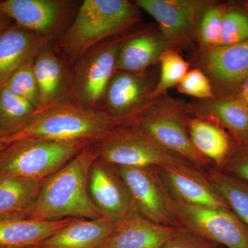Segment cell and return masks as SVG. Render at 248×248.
Instances as JSON below:
<instances>
[{
	"label": "cell",
	"mask_w": 248,
	"mask_h": 248,
	"mask_svg": "<svg viewBox=\"0 0 248 248\" xmlns=\"http://www.w3.org/2000/svg\"><path fill=\"white\" fill-rule=\"evenodd\" d=\"M96 159L92 147H87L66 166L44 181L27 218L60 221L68 218H102L89 192L90 170Z\"/></svg>",
	"instance_id": "cell-1"
},
{
	"label": "cell",
	"mask_w": 248,
	"mask_h": 248,
	"mask_svg": "<svg viewBox=\"0 0 248 248\" xmlns=\"http://www.w3.org/2000/svg\"><path fill=\"white\" fill-rule=\"evenodd\" d=\"M119 125L122 124L104 110L89 108L73 100H62L36 114L17 133L0 141L5 145L21 140L93 143Z\"/></svg>",
	"instance_id": "cell-2"
},
{
	"label": "cell",
	"mask_w": 248,
	"mask_h": 248,
	"mask_svg": "<svg viewBox=\"0 0 248 248\" xmlns=\"http://www.w3.org/2000/svg\"><path fill=\"white\" fill-rule=\"evenodd\" d=\"M138 6L127 0H85L60 41V48L71 60H79L111 36L138 22Z\"/></svg>",
	"instance_id": "cell-3"
},
{
	"label": "cell",
	"mask_w": 248,
	"mask_h": 248,
	"mask_svg": "<svg viewBox=\"0 0 248 248\" xmlns=\"http://www.w3.org/2000/svg\"><path fill=\"white\" fill-rule=\"evenodd\" d=\"M91 144L86 141L17 140L6 145L0 155V177L44 182Z\"/></svg>",
	"instance_id": "cell-4"
},
{
	"label": "cell",
	"mask_w": 248,
	"mask_h": 248,
	"mask_svg": "<svg viewBox=\"0 0 248 248\" xmlns=\"http://www.w3.org/2000/svg\"><path fill=\"white\" fill-rule=\"evenodd\" d=\"M188 117L186 106L165 94L153 99L130 123L139 125L166 151L197 167H205L212 163L192 144Z\"/></svg>",
	"instance_id": "cell-5"
},
{
	"label": "cell",
	"mask_w": 248,
	"mask_h": 248,
	"mask_svg": "<svg viewBox=\"0 0 248 248\" xmlns=\"http://www.w3.org/2000/svg\"><path fill=\"white\" fill-rule=\"evenodd\" d=\"M93 143L96 159L111 166L148 169L188 163L165 150L134 123L117 125Z\"/></svg>",
	"instance_id": "cell-6"
},
{
	"label": "cell",
	"mask_w": 248,
	"mask_h": 248,
	"mask_svg": "<svg viewBox=\"0 0 248 248\" xmlns=\"http://www.w3.org/2000/svg\"><path fill=\"white\" fill-rule=\"evenodd\" d=\"M170 205L174 223L180 229L221 247L248 248V226L231 209L190 205L171 197Z\"/></svg>",
	"instance_id": "cell-7"
},
{
	"label": "cell",
	"mask_w": 248,
	"mask_h": 248,
	"mask_svg": "<svg viewBox=\"0 0 248 248\" xmlns=\"http://www.w3.org/2000/svg\"><path fill=\"white\" fill-rule=\"evenodd\" d=\"M124 39L94 47L78 61L72 93L73 101L89 108L102 100L115 74L119 50Z\"/></svg>",
	"instance_id": "cell-8"
},
{
	"label": "cell",
	"mask_w": 248,
	"mask_h": 248,
	"mask_svg": "<svg viewBox=\"0 0 248 248\" xmlns=\"http://www.w3.org/2000/svg\"><path fill=\"white\" fill-rule=\"evenodd\" d=\"M115 168L141 216L157 224L177 227L170 205V196L156 168Z\"/></svg>",
	"instance_id": "cell-9"
},
{
	"label": "cell",
	"mask_w": 248,
	"mask_h": 248,
	"mask_svg": "<svg viewBox=\"0 0 248 248\" xmlns=\"http://www.w3.org/2000/svg\"><path fill=\"white\" fill-rule=\"evenodd\" d=\"M156 169L165 187L174 200L207 208L231 209L201 168L179 163Z\"/></svg>",
	"instance_id": "cell-10"
},
{
	"label": "cell",
	"mask_w": 248,
	"mask_h": 248,
	"mask_svg": "<svg viewBox=\"0 0 248 248\" xmlns=\"http://www.w3.org/2000/svg\"><path fill=\"white\" fill-rule=\"evenodd\" d=\"M155 86L145 73L116 71L104 94V111L120 124L130 123L153 100Z\"/></svg>",
	"instance_id": "cell-11"
},
{
	"label": "cell",
	"mask_w": 248,
	"mask_h": 248,
	"mask_svg": "<svg viewBox=\"0 0 248 248\" xmlns=\"http://www.w3.org/2000/svg\"><path fill=\"white\" fill-rule=\"evenodd\" d=\"M90 195L103 217L114 223L138 212L125 183L115 166L96 159L89 173Z\"/></svg>",
	"instance_id": "cell-12"
},
{
	"label": "cell",
	"mask_w": 248,
	"mask_h": 248,
	"mask_svg": "<svg viewBox=\"0 0 248 248\" xmlns=\"http://www.w3.org/2000/svg\"><path fill=\"white\" fill-rule=\"evenodd\" d=\"M0 8L17 27L50 41L71 11V2L60 0H6Z\"/></svg>",
	"instance_id": "cell-13"
},
{
	"label": "cell",
	"mask_w": 248,
	"mask_h": 248,
	"mask_svg": "<svg viewBox=\"0 0 248 248\" xmlns=\"http://www.w3.org/2000/svg\"><path fill=\"white\" fill-rule=\"evenodd\" d=\"M159 24L170 46L187 37L197 16L205 4L198 0H137L134 1Z\"/></svg>",
	"instance_id": "cell-14"
},
{
	"label": "cell",
	"mask_w": 248,
	"mask_h": 248,
	"mask_svg": "<svg viewBox=\"0 0 248 248\" xmlns=\"http://www.w3.org/2000/svg\"><path fill=\"white\" fill-rule=\"evenodd\" d=\"M179 231L178 227L157 224L135 212L116 223L95 248H159Z\"/></svg>",
	"instance_id": "cell-15"
},
{
	"label": "cell",
	"mask_w": 248,
	"mask_h": 248,
	"mask_svg": "<svg viewBox=\"0 0 248 248\" xmlns=\"http://www.w3.org/2000/svg\"><path fill=\"white\" fill-rule=\"evenodd\" d=\"M16 24L0 34V91L27 62L35 58L48 43Z\"/></svg>",
	"instance_id": "cell-16"
},
{
	"label": "cell",
	"mask_w": 248,
	"mask_h": 248,
	"mask_svg": "<svg viewBox=\"0 0 248 248\" xmlns=\"http://www.w3.org/2000/svg\"><path fill=\"white\" fill-rule=\"evenodd\" d=\"M187 130L196 150L223 170L237 146L232 137L215 121L197 116H189Z\"/></svg>",
	"instance_id": "cell-17"
},
{
	"label": "cell",
	"mask_w": 248,
	"mask_h": 248,
	"mask_svg": "<svg viewBox=\"0 0 248 248\" xmlns=\"http://www.w3.org/2000/svg\"><path fill=\"white\" fill-rule=\"evenodd\" d=\"M186 107L188 114L221 125L236 144L248 143V107L236 97L204 99Z\"/></svg>",
	"instance_id": "cell-18"
},
{
	"label": "cell",
	"mask_w": 248,
	"mask_h": 248,
	"mask_svg": "<svg viewBox=\"0 0 248 248\" xmlns=\"http://www.w3.org/2000/svg\"><path fill=\"white\" fill-rule=\"evenodd\" d=\"M170 48L161 32H141L125 37L119 50L116 71L145 73Z\"/></svg>",
	"instance_id": "cell-19"
},
{
	"label": "cell",
	"mask_w": 248,
	"mask_h": 248,
	"mask_svg": "<svg viewBox=\"0 0 248 248\" xmlns=\"http://www.w3.org/2000/svg\"><path fill=\"white\" fill-rule=\"evenodd\" d=\"M35 221L26 218H0V247L35 248L73 221Z\"/></svg>",
	"instance_id": "cell-20"
},
{
	"label": "cell",
	"mask_w": 248,
	"mask_h": 248,
	"mask_svg": "<svg viewBox=\"0 0 248 248\" xmlns=\"http://www.w3.org/2000/svg\"><path fill=\"white\" fill-rule=\"evenodd\" d=\"M107 218H73L71 223L35 248H95L115 228Z\"/></svg>",
	"instance_id": "cell-21"
},
{
	"label": "cell",
	"mask_w": 248,
	"mask_h": 248,
	"mask_svg": "<svg viewBox=\"0 0 248 248\" xmlns=\"http://www.w3.org/2000/svg\"><path fill=\"white\" fill-rule=\"evenodd\" d=\"M204 64L209 75L218 84L243 82L248 77V40L209 48Z\"/></svg>",
	"instance_id": "cell-22"
},
{
	"label": "cell",
	"mask_w": 248,
	"mask_h": 248,
	"mask_svg": "<svg viewBox=\"0 0 248 248\" xmlns=\"http://www.w3.org/2000/svg\"><path fill=\"white\" fill-rule=\"evenodd\" d=\"M42 183L13 176L0 177V218H27Z\"/></svg>",
	"instance_id": "cell-23"
},
{
	"label": "cell",
	"mask_w": 248,
	"mask_h": 248,
	"mask_svg": "<svg viewBox=\"0 0 248 248\" xmlns=\"http://www.w3.org/2000/svg\"><path fill=\"white\" fill-rule=\"evenodd\" d=\"M63 70L60 59L53 52L42 49L36 55L34 73L38 89L39 108L37 113L63 100Z\"/></svg>",
	"instance_id": "cell-24"
},
{
	"label": "cell",
	"mask_w": 248,
	"mask_h": 248,
	"mask_svg": "<svg viewBox=\"0 0 248 248\" xmlns=\"http://www.w3.org/2000/svg\"><path fill=\"white\" fill-rule=\"evenodd\" d=\"M37 113L29 101L4 88L0 91V138L22 130Z\"/></svg>",
	"instance_id": "cell-25"
},
{
	"label": "cell",
	"mask_w": 248,
	"mask_h": 248,
	"mask_svg": "<svg viewBox=\"0 0 248 248\" xmlns=\"http://www.w3.org/2000/svg\"><path fill=\"white\" fill-rule=\"evenodd\" d=\"M207 175L214 188L248 226V183L213 168Z\"/></svg>",
	"instance_id": "cell-26"
},
{
	"label": "cell",
	"mask_w": 248,
	"mask_h": 248,
	"mask_svg": "<svg viewBox=\"0 0 248 248\" xmlns=\"http://www.w3.org/2000/svg\"><path fill=\"white\" fill-rule=\"evenodd\" d=\"M161 72L159 81L155 85L152 99L161 97L174 86H178L189 71V63L177 50L170 48L159 60Z\"/></svg>",
	"instance_id": "cell-27"
},
{
	"label": "cell",
	"mask_w": 248,
	"mask_h": 248,
	"mask_svg": "<svg viewBox=\"0 0 248 248\" xmlns=\"http://www.w3.org/2000/svg\"><path fill=\"white\" fill-rule=\"evenodd\" d=\"M23 65L11 77L6 84V89L26 99L35 106L37 112L39 108L38 89L34 73V59Z\"/></svg>",
	"instance_id": "cell-28"
},
{
	"label": "cell",
	"mask_w": 248,
	"mask_h": 248,
	"mask_svg": "<svg viewBox=\"0 0 248 248\" xmlns=\"http://www.w3.org/2000/svg\"><path fill=\"white\" fill-rule=\"evenodd\" d=\"M248 40V16L239 11L225 12L218 46L234 45Z\"/></svg>",
	"instance_id": "cell-29"
},
{
	"label": "cell",
	"mask_w": 248,
	"mask_h": 248,
	"mask_svg": "<svg viewBox=\"0 0 248 248\" xmlns=\"http://www.w3.org/2000/svg\"><path fill=\"white\" fill-rule=\"evenodd\" d=\"M177 89L181 94L198 98L201 100L215 98L210 80L198 68L187 72L178 84Z\"/></svg>",
	"instance_id": "cell-30"
},
{
	"label": "cell",
	"mask_w": 248,
	"mask_h": 248,
	"mask_svg": "<svg viewBox=\"0 0 248 248\" xmlns=\"http://www.w3.org/2000/svg\"><path fill=\"white\" fill-rule=\"evenodd\" d=\"M225 12L222 6H213L204 13L200 24V37L203 45L210 48L218 46Z\"/></svg>",
	"instance_id": "cell-31"
},
{
	"label": "cell",
	"mask_w": 248,
	"mask_h": 248,
	"mask_svg": "<svg viewBox=\"0 0 248 248\" xmlns=\"http://www.w3.org/2000/svg\"><path fill=\"white\" fill-rule=\"evenodd\" d=\"M220 246L186 230L180 229L177 234L159 248H218Z\"/></svg>",
	"instance_id": "cell-32"
},
{
	"label": "cell",
	"mask_w": 248,
	"mask_h": 248,
	"mask_svg": "<svg viewBox=\"0 0 248 248\" xmlns=\"http://www.w3.org/2000/svg\"><path fill=\"white\" fill-rule=\"evenodd\" d=\"M222 171L248 183V143L237 145Z\"/></svg>",
	"instance_id": "cell-33"
},
{
	"label": "cell",
	"mask_w": 248,
	"mask_h": 248,
	"mask_svg": "<svg viewBox=\"0 0 248 248\" xmlns=\"http://www.w3.org/2000/svg\"><path fill=\"white\" fill-rule=\"evenodd\" d=\"M236 98L248 107V77L243 81Z\"/></svg>",
	"instance_id": "cell-34"
},
{
	"label": "cell",
	"mask_w": 248,
	"mask_h": 248,
	"mask_svg": "<svg viewBox=\"0 0 248 248\" xmlns=\"http://www.w3.org/2000/svg\"><path fill=\"white\" fill-rule=\"evenodd\" d=\"M13 20L7 16L5 14L4 11L0 8V34L11 27L13 24Z\"/></svg>",
	"instance_id": "cell-35"
},
{
	"label": "cell",
	"mask_w": 248,
	"mask_h": 248,
	"mask_svg": "<svg viewBox=\"0 0 248 248\" xmlns=\"http://www.w3.org/2000/svg\"><path fill=\"white\" fill-rule=\"evenodd\" d=\"M6 146V145H5L4 143H3L2 142L0 141V155H1V152L3 151V150L4 149Z\"/></svg>",
	"instance_id": "cell-36"
},
{
	"label": "cell",
	"mask_w": 248,
	"mask_h": 248,
	"mask_svg": "<svg viewBox=\"0 0 248 248\" xmlns=\"http://www.w3.org/2000/svg\"><path fill=\"white\" fill-rule=\"evenodd\" d=\"M223 248V247H221V246H220V247H219V248Z\"/></svg>",
	"instance_id": "cell-37"
},
{
	"label": "cell",
	"mask_w": 248,
	"mask_h": 248,
	"mask_svg": "<svg viewBox=\"0 0 248 248\" xmlns=\"http://www.w3.org/2000/svg\"><path fill=\"white\" fill-rule=\"evenodd\" d=\"M0 248H1V247H0Z\"/></svg>",
	"instance_id": "cell-38"
}]
</instances>
